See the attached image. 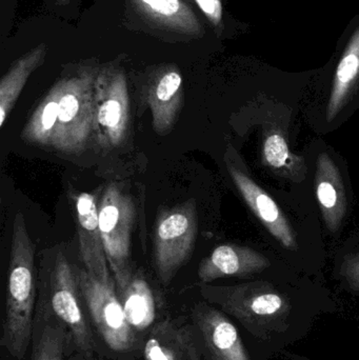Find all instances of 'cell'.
Returning <instances> with one entry per match:
<instances>
[{
    "mask_svg": "<svg viewBox=\"0 0 359 360\" xmlns=\"http://www.w3.org/2000/svg\"><path fill=\"white\" fill-rule=\"evenodd\" d=\"M200 294L240 326L251 352L270 360L305 340L320 317L337 311L326 296L255 279L230 285H200Z\"/></svg>",
    "mask_w": 359,
    "mask_h": 360,
    "instance_id": "6da1fadb",
    "label": "cell"
},
{
    "mask_svg": "<svg viewBox=\"0 0 359 360\" xmlns=\"http://www.w3.org/2000/svg\"><path fill=\"white\" fill-rule=\"evenodd\" d=\"M12 231L0 345L13 359L23 360L33 336L35 319V245L22 214L15 215Z\"/></svg>",
    "mask_w": 359,
    "mask_h": 360,
    "instance_id": "7a4b0ae2",
    "label": "cell"
},
{
    "mask_svg": "<svg viewBox=\"0 0 359 360\" xmlns=\"http://www.w3.org/2000/svg\"><path fill=\"white\" fill-rule=\"evenodd\" d=\"M198 231L197 205L194 198L162 210L156 219L153 262L162 285H170L189 262Z\"/></svg>",
    "mask_w": 359,
    "mask_h": 360,
    "instance_id": "3957f363",
    "label": "cell"
},
{
    "mask_svg": "<svg viewBox=\"0 0 359 360\" xmlns=\"http://www.w3.org/2000/svg\"><path fill=\"white\" fill-rule=\"evenodd\" d=\"M98 216L107 264L116 290L120 291L134 274L131 266V234L136 212L132 198L117 184H109L98 202Z\"/></svg>",
    "mask_w": 359,
    "mask_h": 360,
    "instance_id": "277c9868",
    "label": "cell"
},
{
    "mask_svg": "<svg viewBox=\"0 0 359 360\" xmlns=\"http://www.w3.org/2000/svg\"><path fill=\"white\" fill-rule=\"evenodd\" d=\"M94 82L90 75L63 82L56 124L48 148L73 155L84 151L91 137L94 136Z\"/></svg>",
    "mask_w": 359,
    "mask_h": 360,
    "instance_id": "5b68a950",
    "label": "cell"
},
{
    "mask_svg": "<svg viewBox=\"0 0 359 360\" xmlns=\"http://www.w3.org/2000/svg\"><path fill=\"white\" fill-rule=\"evenodd\" d=\"M48 271L51 315L67 328L77 352L94 360L96 346L82 308L77 276L61 250L53 253Z\"/></svg>",
    "mask_w": 359,
    "mask_h": 360,
    "instance_id": "8992f818",
    "label": "cell"
},
{
    "mask_svg": "<svg viewBox=\"0 0 359 360\" xmlns=\"http://www.w3.org/2000/svg\"><path fill=\"white\" fill-rule=\"evenodd\" d=\"M76 276L81 300L105 344L114 352L133 349L136 334L126 319L115 281L105 285L86 270H78Z\"/></svg>",
    "mask_w": 359,
    "mask_h": 360,
    "instance_id": "52a82bcc",
    "label": "cell"
},
{
    "mask_svg": "<svg viewBox=\"0 0 359 360\" xmlns=\"http://www.w3.org/2000/svg\"><path fill=\"white\" fill-rule=\"evenodd\" d=\"M93 109V130L99 147L111 150L122 146L130 124L128 89L122 75H103L95 80Z\"/></svg>",
    "mask_w": 359,
    "mask_h": 360,
    "instance_id": "ba28073f",
    "label": "cell"
},
{
    "mask_svg": "<svg viewBox=\"0 0 359 360\" xmlns=\"http://www.w3.org/2000/svg\"><path fill=\"white\" fill-rule=\"evenodd\" d=\"M191 315L209 360H259L233 319L221 309L204 300L193 307Z\"/></svg>",
    "mask_w": 359,
    "mask_h": 360,
    "instance_id": "9c48e42d",
    "label": "cell"
},
{
    "mask_svg": "<svg viewBox=\"0 0 359 360\" xmlns=\"http://www.w3.org/2000/svg\"><path fill=\"white\" fill-rule=\"evenodd\" d=\"M143 360H209L200 332L183 317L164 319L152 327Z\"/></svg>",
    "mask_w": 359,
    "mask_h": 360,
    "instance_id": "30bf717a",
    "label": "cell"
},
{
    "mask_svg": "<svg viewBox=\"0 0 359 360\" xmlns=\"http://www.w3.org/2000/svg\"><path fill=\"white\" fill-rule=\"evenodd\" d=\"M77 219L80 256L86 270L105 285L115 281L110 273L99 226L98 202L96 196L82 192L72 196Z\"/></svg>",
    "mask_w": 359,
    "mask_h": 360,
    "instance_id": "8fae6325",
    "label": "cell"
},
{
    "mask_svg": "<svg viewBox=\"0 0 359 360\" xmlns=\"http://www.w3.org/2000/svg\"><path fill=\"white\" fill-rule=\"evenodd\" d=\"M226 160L234 184L259 221L282 247L293 251L297 250L296 238L292 226L278 203L242 169L237 168L231 160L227 158Z\"/></svg>",
    "mask_w": 359,
    "mask_h": 360,
    "instance_id": "7c38bea8",
    "label": "cell"
},
{
    "mask_svg": "<svg viewBox=\"0 0 359 360\" xmlns=\"http://www.w3.org/2000/svg\"><path fill=\"white\" fill-rule=\"evenodd\" d=\"M271 268L267 256L244 245H221L200 262V283H211L227 277L252 278Z\"/></svg>",
    "mask_w": 359,
    "mask_h": 360,
    "instance_id": "4fadbf2b",
    "label": "cell"
},
{
    "mask_svg": "<svg viewBox=\"0 0 359 360\" xmlns=\"http://www.w3.org/2000/svg\"><path fill=\"white\" fill-rule=\"evenodd\" d=\"M315 192L327 228L337 233L347 214V196L341 171L328 153L318 156Z\"/></svg>",
    "mask_w": 359,
    "mask_h": 360,
    "instance_id": "5bb4252c",
    "label": "cell"
},
{
    "mask_svg": "<svg viewBox=\"0 0 359 360\" xmlns=\"http://www.w3.org/2000/svg\"><path fill=\"white\" fill-rule=\"evenodd\" d=\"M181 74L171 71L164 74L150 88L147 103L151 110L152 126L158 135L169 134L176 124L183 105Z\"/></svg>",
    "mask_w": 359,
    "mask_h": 360,
    "instance_id": "9a60e30c",
    "label": "cell"
},
{
    "mask_svg": "<svg viewBox=\"0 0 359 360\" xmlns=\"http://www.w3.org/2000/svg\"><path fill=\"white\" fill-rule=\"evenodd\" d=\"M359 82V27L350 38L333 78L332 90L327 107V122L341 113Z\"/></svg>",
    "mask_w": 359,
    "mask_h": 360,
    "instance_id": "2e32d148",
    "label": "cell"
},
{
    "mask_svg": "<svg viewBox=\"0 0 359 360\" xmlns=\"http://www.w3.org/2000/svg\"><path fill=\"white\" fill-rule=\"evenodd\" d=\"M117 294L126 319L135 331H143L153 323L156 316L155 298L141 273L134 272L128 285Z\"/></svg>",
    "mask_w": 359,
    "mask_h": 360,
    "instance_id": "e0dca14e",
    "label": "cell"
},
{
    "mask_svg": "<svg viewBox=\"0 0 359 360\" xmlns=\"http://www.w3.org/2000/svg\"><path fill=\"white\" fill-rule=\"evenodd\" d=\"M261 158L263 165L280 177L296 182L305 179V160L291 152L284 135L275 129L263 135Z\"/></svg>",
    "mask_w": 359,
    "mask_h": 360,
    "instance_id": "ac0fdd59",
    "label": "cell"
},
{
    "mask_svg": "<svg viewBox=\"0 0 359 360\" xmlns=\"http://www.w3.org/2000/svg\"><path fill=\"white\" fill-rule=\"evenodd\" d=\"M40 61L41 53L34 52L33 54L19 60L2 78L0 82V128H4L18 101L19 95L25 86L27 78L38 67Z\"/></svg>",
    "mask_w": 359,
    "mask_h": 360,
    "instance_id": "d6986e66",
    "label": "cell"
},
{
    "mask_svg": "<svg viewBox=\"0 0 359 360\" xmlns=\"http://www.w3.org/2000/svg\"><path fill=\"white\" fill-rule=\"evenodd\" d=\"M72 342L67 328L58 321H46L36 336L30 360H63L65 348Z\"/></svg>",
    "mask_w": 359,
    "mask_h": 360,
    "instance_id": "ffe728a7",
    "label": "cell"
},
{
    "mask_svg": "<svg viewBox=\"0 0 359 360\" xmlns=\"http://www.w3.org/2000/svg\"><path fill=\"white\" fill-rule=\"evenodd\" d=\"M339 278L350 291L359 295V252L350 254L343 260L339 268Z\"/></svg>",
    "mask_w": 359,
    "mask_h": 360,
    "instance_id": "44dd1931",
    "label": "cell"
},
{
    "mask_svg": "<svg viewBox=\"0 0 359 360\" xmlns=\"http://www.w3.org/2000/svg\"><path fill=\"white\" fill-rule=\"evenodd\" d=\"M154 13L164 17L175 16L181 10L178 0H141Z\"/></svg>",
    "mask_w": 359,
    "mask_h": 360,
    "instance_id": "7402d4cb",
    "label": "cell"
},
{
    "mask_svg": "<svg viewBox=\"0 0 359 360\" xmlns=\"http://www.w3.org/2000/svg\"><path fill=\"white\" fill-rule=\"evenodd\" d=\"M198 6L202 11L214 21L215 23H219L221 20V4L219 0H196Z\"/></svg>",
    "mask_w": 359,
    "mask_h": 360,
    "instance_id": "603a6c76",
    "label": "cell"
},
{
    "mask_svg": "<svg viewBox=\"0 0 359 360\" xmlns=\"http://www.w3.org/2000/svg\"><path fill=\"white\" fill-rule=\"evenodd\" d=\"M285 360H312L307 357L301 356V355L294 354V353H289L285 351Z\"/></svg>",
    "mask_w": 359,
    "mask_h": 360,
    "instance_id": "cb8c5ba5",
    "label": "cell"
},
{
    "mask_svg": "<svg viewBox=\"0 0 359 360\" xmlns=\"http://www.w3.org/2000/svg\"><path fill=\"white\" fill-rule=\"evenodd\" d=\"M67 360H88L86 359V356H84V354H81V353L77 352L75 355H73V356L70 357Z\"/></svg>",
    "mask_w": 359,
    "mask_h": 360,
    "instance_id": "d4e9b609",
    "label": "cell"
}]
</instances>
